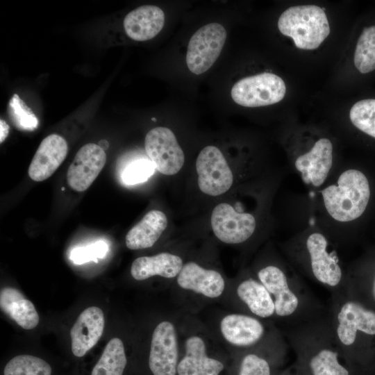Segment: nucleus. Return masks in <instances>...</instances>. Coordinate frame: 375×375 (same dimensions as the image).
Returning <instances> with one entry per match:
<instances>
[{
    "mask_svg": "<svg viewBox=\"0 0 375 375\" xmlns=\"http://www.w3.org/2000/svg\"><path fill=\"white\" fill-rule=\"evenodd\" d=\"M321 192L327 212L340 222H351L360 217L370 198L366 176L353 169L343 172L335 184L325 188Z\"/></svg>",
    "mask_w": 375,
    "mask_h": 375,
    "instance_id": "nucleus-1",
    "label": "nucleus"
},
{
    "mask_svg": "<svg viewBox=\"0 0 375 375\" xmlns=\"http://www.w3.org/2000/svg\"><path fill=\"white\" fill-rule=\"evenodd\" d=\"M280 32L290 37L301 49L318 48L330 33V26L324 10L315 5L288 8L278 21Z\"/></svg>",
    "mask_w": 375,
    "mask_h": 375,
    "instance_id": "nucleus-2",
    "label": "nucleus"
},
{
    "mask_svg": "<svg viewBox=\"0 0 375 375\" xmlns=\"http://www.w3.org/2000/svg\"><path fill=\"white\" fill-rule=\"evenodd\" d=\"M286 86L278 76L264 72L243 78L231 89V97L244 107H260L274 104L285 97Z\"/></svg>",
    "mask_w": 375,
    "mask_h": 375,
    "instance_id": "nucleus-3",
    "label": "nucleus"
},
{
    "mask_svg": "<svg viewBox=\"0 0 375 375\" xmlns=\"http://www.w3.org/2000/svg\"><path fill=\"white\" fill-rule=\"evenodd\" d=\"M226 39L224 27L218 23L203 26L191 37L186 53L188 69L199 75L208 70L220 55Z\"/></svg>",
    "mask_w": 375,
    "mask_h": 375,
    "instance_id": "nucleus-4",
    "label": "nucleus"
},
{
    "mask_svg": "<svg viewBox=\"0 0 375 375\" xmlns=\"http://www.w3.org/2000/svg\"><path fill=\"white\" fill-rule=\"evenodd\" d=\"M198 185L210 196H219L232 186L233 175L223 153L215 146H207L199 153L196 160Z\"/></svg>",
    "mask_w": 375,
    "mask_h": 375,
    "instance_id": "nucleus-5",
    "label": "nucleus"
},
{
    "mask_svg": "<svg viewBox=\"0 0 375 375\" xmlns=\"http://www.w3.org/2000/svg\"><path fill=\"white\" fill-rule=\"evenodd\" d=\"M144 148L156 169L162 174H176L184 164V153L168 128L159 126L150 130L145 137Z\"/></svg>",
    "mask_w": 375,
    "mask_h": 375,
    "instance_id": "nucleus-6",
    "label": "nucleus"
},
{
    "mask_svg": "<svg viewBox=\"0 0 375 375\" xmlns=\"http://www.w3.org/2000/svg\"><path fill=\"white\" fill-rule=\"evenodd\" d=\"M210 223L216 237L227 244L246 241L252 235L256 226L253 215L237 212L227 203H219L214 208Z\"/></svg>",
    "mask_w": 375,
    "mask_h": 375,
    "instance_id": "nucleus-7",
    "label": "nucleus"
},
{
    "mask_svg": "<svg viewBox=\"0 0 375 375\" xmlns=\"http://www.w3.org/2000/svg\"><path fill=\"white\" fill-rule=\"evenodd\" d=\"M178 343L175 328L167 321L160 322L153 332L149 358L153 375H175Z\"/></svg>",
    "mask_w": 375,
    "mask_h": 375,
    "instance_id": "nucleus-8",
    "label": "nucleus"
},
{
    "mask_svg": "<svg viewBox=\"0 0 375 375\" xmlns=\"http://www.w3.org/2000/svg\"><path fill=\"white\" fill-rule=\"evenodd\" d=\"M106 162V154L99 144L88 143L75 155L67 172L69 186L76 192L86 190L97 178Z\"/></svg>",
    "mask_w": 375,
    "mask_h": 375,
    "instance_id": "nucleus-9",
    "label": "nucleus"
},
{
    "mask_svg": "<svg viewBox=\"0 0 375 375\" xmlns=\"http://www.w3.org/2000/svg\"><path fill=\"white\" fill-rule=\"evenodd\" d=\"M332 165L333 144L325 138L319 139L309 151L298 156L294 162L303 181L313 187L324 183Z\"/></svg>",
    "mask_w": 375,
    "mask_h": 375,
    "instance_id": "nucleus-10",
    "label": "nucleus"
},
{
    "mask_svg": "<svg viewBox=\"0 0 375 375\" xmlns=\"http://www.w3.org/2000/svg\"><path fill=\"white\" fill-rule=\"evenodd\" d=\"M68 152L66 140L58 134H51L41 142L28 167V176L35 181L49 178L60 167Z\"/></svg>",
    "mask_w": 375,
    "mask_h": 375,
    "instance_id": "nucleus-11",
    "label": "nucleus"
},
{
    "mask_svg": "<svg viewBox=\"0 0 375 375\" xmlns=\"http://www.w3.org/2000/svg\"><path fill=\"white\" fill-rule=\"evenodd\" d=\"M102 310L90 306L78 316L70 330L72 351L76 357H83L101 338L104 328Z\"/></svg>",
    "mask_w": 375,
    "mask_h": 375,
    "instance_id": "nucleus-12",
    "label": "nucleus"
},
{
    "mask_svg": "<svg viewBox=\"0 0 375 375\" xmlns=\"http://www.w3.org/2000/svg\"><path fill=\"white\" fill-rule=\"evenodd\" d=\"M328 241L318 232L311 233L306 241L311 269L315 277L321 283L334 287L342 278V270L337 259L327 251Z\"/></svg>",
    "mask_w": 375,
    "mask_h": 375,
    "instance_id": "nucleus-13",
    "label": "nucleus"
},
{
    "mask_svg": "<svg viewBox=\"0 0 375 375\" xmlns=\"http://www.w3.org/2000/svg\"><path fill=\"white\" fill-rule=\"evenodd\" d=\"M337 335L347 346L352 344L357 331L375 335V312L365 308L360 303L348 301L342 305L338 315Z\"/></svg>",
    "mask_w": 375,
    "mask_h": 375,
    "instance_id": "nucleus-14",
    "label": "nucleus"
},
{
    "mask_svg": "<svg viewBox=\"0 0 375 375\" xmlns=\"http://www.w3.org/2000/svg\"><path fill=\"white\" fill-rule=\"evenodd\" d=\"M178 285L210 298L219 297L224 290V280L217 271L206 269L194 262L185 264L177 277Z\"/></svg>",
    "mask_w": 375,
    "mask_h": 375,
    "instance_id": "nucleus-15",
    "label": "nucleus"
},
{
    "mask_svg": "<svg viewBox=\"0 0 375 375\" xmlns=\"http://www.w3.org/2000/svg\"><path fill=\"white\" fill-rule=\"evenodd\" d=\"M165 14L161 8L152 5L140 6L124 19L127 35L136 41H146L156 36L163 28Z\"/></svg>",
    "mask_w": 375,
    "mask_h": 375,
    "instance_id": "nucleus-16",
    "label": "nucleus"
},
{
    "mask_svg": "<svg viewBox=\"0 0 375 375\" xmlns=\"http://www.w3.org/2000/svg\"><path fill=\"white\" fill-rule=\"evenodd\" d=\"M261 283L274 296L275 312L278 316L292 315L297 308L299 299L290 289L284 272L273 265L261 269L258 273Z\"/></svg>",
    "mask_w": 375,
    "mask_h": 375,
    "instance_id": "nucleus-17",
    "label": "nucleus"
},
{
    "mask_svg": "<svg viewBox=\"0 0 375 375\" xmlns=\"http://www.w3.org/2000/svg\"><path fill=\"white\" fill-rule=\"evenodd\" d=\"M185 346V355L177 366L178 375H218L224 369L220 361L207 356L200 337H190Z\"/></svg>",
    "mask_w": 375,
    "mask_h": 375,
    "instance_id": "nucleus-18",
    "label": "nucleus"
},
{
    "mask_svg": "<svg viewBox=\"0 0 375 375\" xmlns=\"http://www.w3.org/2000/svg\"><path fill=\"white\" fill-rule=\"evenodd\" d=\"M183 266V260L179 256L165 252L136 258L131 265V274L137 281L156 275L171 278L178 275Z\"/></svg>",
    "mask_w": 375,
    "mask_h": 375,
    "instance_id": "nucleus-19",
    "label": "nucleus"
},
{
    "mask_svg": "<svg viewBox=\"0 0 375 375\" xmlns=\"http://www.w3.org/2000/svg\"><path fill=\"white\" fill-rule=\"evenodd\" d=\"M167 226V218L164 212L152 210L135 225L126 234L125 242L131 250L152 247L159 239Z\"/></svg>",
    "mask_w": 375,
    "mask_h": 375,
    "instance_id": "nucleus-20",
    "label": "nucleus"
},
{
    "mask_svg": "<svg viewBox=\"0 0 375 375\" xmlns=\"http://www.w3.org/2000/svg\"><path fill=\"white\" fill-rule=\"evenodd\" d=\"M224 338L236 346H249L262 337L264 328L256 319L239 314H231L224 317L220 324Z\"/></svg>",
    "mask_w": 375,
    "mask_h": 375,
    "instance_id": "nucleus-21",
    "label": "nucleus"
},
{
    "mask_svg": "<svg viewBox=\"0 0 375 375\" xmlns=\"http://www.w3.org/2000/svg\"><path fill=\"white\" fill-rule=\"evenodd\" d=\"M1 310L20 327L30 330L36 327L40 317L33 303L16 288L6 287L0 292Z\"/></svg>",
    "mask_w": 375,
    "mask_h": 375,
    "instance_id": "nucleus-22",
    "label": "nucleus"
},
{
    "mask_svg": "<svg viewBox=\"0 0 375 375\" xmlns=\"http://www.w3.org/2000/svg\"><path fill=\"white\" fill-rule=\"evenodd\" d=\"M237 294L257 316L268 317L275 312L274 301L261 283L253 279L245 280L238 285Z\"/></svg>",
    "mask_w": 375,
    "mask_h": 375,
    "instance_id": "nucleus-23",
    "label": "nucleus"
},
{
    "mask_svg": "<svg viewBox=\"0 0 375 375\" xmlns=\"http://www.w3.org/2000/svg\"><path fill=\"white\" fill-rule=\"evenodd\" d=\"M126 358L122 341L112 338L94 367L91 375H123Z\"/></svg>",
    "mask_w": 375,
    "mask_h": 375,
    "instance_id": "nucleus-24",
    "label": "nucleus"
},
{
    "mask_svg": "<svg viewBox=\"0 0 375 375\" xmlns=\"http://www.w3.org/2000/svg\"><path fill=\"white\" fill-rule=\"evenodd\" d=\"M353 61L355 67L362 74L375 69V26L363 29L358 40Z\"/></svg>",
    "mask_w": 375,
    "mask_h": 375,
    "instance_id": "nucleus-25",
    "label": "nucleus"
},
{
    "mask_svg": "<svg viewBox=\"0 0 375 375\" xmlns=\"http://www.w3.org/2000/svg\"><path fill=\"white\" fill-rule=\"evenodd\" d=\"M51 367L43 359L31 355H19L6 364L3 375H51Z\"/></svg>",
    "mask_w": 375,
    "mask_h": 375,
    "instance_id": "nucleus-26",
    "label": "nucleus"
},
{
    "mask_svg": "<svg viewBox=\"0 0 375 375\" xmlns=\"http://www.w3.org/2000/svg\"><path fill=\"white\" fill-rule=\"evenodd\" d=\"M349 117L359 130L375 138V99H367L351 107Z\"/></svg>",
    "mask_w": 375,
    "mask_h": 375,
    "instance_id": "nucleus-27",
    "label": "nucleus"
},
{
    "mask_svg": "<svg viewBox=\"0 0 375 375\" xmlns=\"http://www.w3.org/2000/svg\"><path fill=\"white\" fill-rule=\"evenodd\" d=\"M313 375H349V372L340 364L336 352L322 349L310 362Z\"/></svg>",
    "mask_w": 375,
    "mask_h": 375,
    "instance_id": "nucleus-28",
    "label": "nucleus"
},
{
    "mask_svg": "<svg viewBox=\"0 0 375 375\" xmlns=\"http://www.w3.org/2000/svg\"><path fill=\"white\" fill-rule=\"evenodd\" d=\"M8 110L12 122L19 129L33 131L38 127L37 117L17 94L10 99Z\"/></svg>",
    "mask_w": 375,
    "mask_h": 375,
    "instance_id": "nucleus-29",
    "label": "nucleus"
},
{
    "mask_svg": "<svg viewBox=\"0 0 375 375\" xmlns=\"http://www.w3.org/2000/svg\"><path fill=\"white\" fill-rule=\"evenodd\" d=\"M153 162L147 158L133 159L124 168L122 178L126 185H135L146 181L155 171Z\"/></svg>",
    "mask_w": 375,
    "mask_h": 375,
    "instance_id": "nucleus-30",
    "label": "nucleus"
},
{
    "mask_svg": "<svg viewBox=\"0 0 375 375\" xmlns=\"http://www.w3.org/2000/svg\"><path fill=\"white\" fill-rule=\"evenodd\" d=\"M108 250V244L103 241H99L86 247L74 249L70 253V259L77 265L91 260L97 262L99 258L106 256Z\"/></svg>",
    "mask_w": 375,
    "mask_h": 375,
    "instance_id": "nucleus-31",
    "label": "nucleus"
},
{
    "mask_svg": "<svg viewBox=\"0 0 375 375\" xmlns=\"http://www.w3.org/2000/svg\"><path fill=\"white\" fill-rule=\"evenodd\" d=\"M240 375H270L268 362L255 355H247L242 360Z\"/></svg>",
    "mask_w": 375,
    "mask_h": 375,
    "instance_id": "nucleus-32",
    "label": "nucleus"
},
{
    "mask_svg": "<svg viewBox=\"0 0 375 375\" xmlns=\"http://www.w3.org/2000/svg\"><path fill=\"white\" fill-rule=\"evenodd\" d=\"M9 133V126L3 120H0V142L2 143L7 138Z\"/></svg>",
    "mask_w": 375,
    "mask_h": 375,
    "instance_id": "nucleus-33",
    "label": "nucleus"
},
{
    "mask_svg": "<svg viewBox=\"0 0 375 375\" xmlns=\"http://www.w3.org/2000/svg\"><path fill=\"white\" fill-rule=\"evenodd\" d=\"M372 292H373L374 298L375 299V278H374V284H373Z\"/></svg>",
    "mask_w": 375,
    "mask_h": 375,
    "instance_id": "nucleus-34",
    "label": "nucleus"
}]
</instances>
